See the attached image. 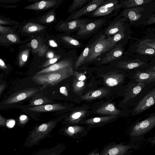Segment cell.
Instances as JSON below:
<instances>
[{
  "label": "cell",
  "instance_id": "f907efd6",
  "mask_svg": "<svg viewBox=\"0 0 155 155\" xmlns=\"http://www.w3.org/2000/svg\"><path fill=\"white\" fill-rule=\"evenodd\" d=\"M146 71L155 72V66H153Z\"/></svg>",
  "mask_w": 155,
  "mask_h": 155
},
{
  "label": "cell",
  "instance_id": "277c9868",
  "mask_svg": "<svg viewBox=\"0 0 155 155\" xmlns=\"http://www.w3.org/2000/svg\"><path fill=\"white\" fill-rule=\"evenodd\" d=\"M122 8L120 1L105 0L94 11L87 16L90 18L99 17L110 18L116 16Z\"/></svg>",
  "mask_w": 155,
  "mask_h": 155
},
{
  "label": "cell",
  "instance_id": "74e56055",
  "mask_svg": "<svg viewBox=\"0 0 155 155\" xmlns=\"http://www.w3.org/2000/svg\"><path fill=\"white\" fill-rule=\"evenodd\" d=\"M7 38L9 40L13 42H15L17 41L16 37L13 35L9 34L7 35Z\"/></svg>",
  "mask_w": 155,
  "mask_h": 155
},
{
  "label": "cell",
  "instance_id": "681fc988",
  "mask_svg": "<svg viewBox=\"0 0 155 155\" xmlns=\"http://www.w3.org/2000/svg\"><path fill=\"white\" fill-rule=\"evenodd\" d=\"M5 85L4 84H2L0 85V94L1 95L2 92L5 88Z\"/></svg>",
  "mask_w": 155,
  "mask_h": 155
},
{
  "label": "cell",
  "instance_id": "ac0fdd59",
  "mask_svg": "<svg viewBox=\"0 0 155 155\" xmlns=\"http://www.w3.org/2000/svg\"><path fill=\"white\" fill-rule=\"evenodd\" d=\"M63 148L62 145L59 144L49 148L39 150L33 155H60Z\"/></svg>",
  "mask_w": 155,
  "mask_h": 155
},
{
  "label": "cell",
  "instance_id": "484cf974",
  "mask_svg": "<svg viewBox=\"0 0 155 155\" xmlns=\"http://www.w3.org/2000/svg\"><path fill=\"white\" fill-rule=\"evenodd\" d=\"M29 50L26 49L23 51L19 55V64L20 66H22L27 61Z\"/></svg>",
  "mask_w": 155,
  "mask_h": 155
},
{
  "label": "cell",
  "instance_id": "4316f807",
  "mask_svg": "<svg viewBox=\"0 0 155 155\" xmlns=\"http://www.w3.org/2000/svg\"><path fill=\"white\" fill-rule=\"evenodd\" d=\"M136 51L144 55H155V49L151 48H138Z\"/></svg>",
  "mask_w": 155,
  "mask_h": 155
},
{
  "label": "cell",
  "instance_id": "8fae6325",
  "mask_svg": "<svg viewBox=\"0 0 155 155\" xmlns=\"http://www.w3.org/2000/svg\"><path fill=\"white\" fill-rule=\"evenodd\" d=\"M105 0H92L80 9L71 13L69 17V21L72 20L80 18L94 11Z\"/></svg>",
  "mask_w": 155,
  "mask_h": 155
},
{
  "label": "cell",
  "instance_id": "3957f363",
  "mask_svg": "<svg viewBox=\"0 0 155 155\" xmlns=\"http://www.w3.org/2000/svg\"><path fill=\"white\" fill-rule=\"evenodd\" d=\"M155 127V114L134 124L130 133L131 140L134 143L143 140L144 136Z\"/></svg>",
  "mask_w": 155,
  "mask_h": 155
},
{
  "label": "cell",
  "instance_id": "f546056e",
  "mask_svg": "<svg viewBox=\"0 0 155 155\" xmlns=\"http://www.w3.org/2000/svg\"><path fill=\"white\" fill-rule=\"evenodd\" d=\"M45 101L43 99L38 98L37 99L33 101L31 104L32 105H35L36 106H40L43 105L45 103Z\"/></svg>",
  "mask_w": 155,
  "mask_h": 155
},
{
  "label": "cell",
  "instance_id": "f35d334b",
  "mask_svg": "<svg viewBox=\"0 0 155 155\" xmlns=\"http://www.w3.org/2000/svg\"><path fill=\"white\" fill-rule=\"evenodd\" d=\"M31 45L33 48H36L38 46V42L37 40L35 39H33L31 42Z\"/></svg>",
  "mask_w": 155,
  "mask_h": 155
},
{
  "label": "cell",
  "instance_id": "5bb4252c",
  "mask_svg": "<svg viewBox=\"0 0 155 155\" xmlns=\"http://www.w3.org/2000/svg\"><path fill=\"white\" fill-rule=\"evenodd\" d=\"M64 108L61 105L56 104L31 107H29L28 110L33 112L41 113L56 111Z\"/></svg>",
  "mask_w": 155,
  "mask_h": 155
},
{
  "label": "cell",
  "instance_id": "d6986e66",
  "mask_svg": "<svg viewBox=\"0 0 155 155\" xmlns=\"http://www.w3.org/2000/svg\"><path fill=\"white\" fill-rule=\"evenodd\" d=\"M64 42L70 48L76 49L84 48V45L81 42L73 37L69 35H64L62 37Z\"/></svg>",
  "mask_w": 155,
  "mask_h": 155
},
{
  "label": "cell",
  "instance_id": "8d00e7d4",
  "mask_svg": "<svg viewBox=\"0 0 155 155\" xmlns=\"http://www.w3.org/2000/svg\"><path fill=\"white\" fill-rule=\"evenodd\" d=\"M147 22L148 25L155 23V15L151 16Z\"/></svg>",
  "mask_w": 155,
  "mask_h": 155
},
{
  "label": "cell",
  "instance_id": "d590c367",
  "mask_svg": "<svg viewBox=\"0 0 155 155\" xmlns=\"http://www.w3.org/2000/svg\"><path fill=\"white\" fill-rule=\"evenodd\" d=\"M106 110L109 111H113L115 110L114 106L112 104H109L105 108Z\"/></svg>",
  "mask_w": 155,
  "mask_h": 155
},
{
  "label": "cell",
  "instance_id": "e575fe53",
  "mask_svg": "<svg viewBox=\"0 0 155 155\" xmlns=\"http://www.w3.org/2000/svg\"><path fill=\"white\" fill-rule=\"evenodd\" d=\"M118 152V149L115 148L110 150L108 151V153L110 155H115L117 154Z\"/></svg>",
  "mask_w": 155,
  "mask_h": 155
},
{
  "label": "cell",
  "instance_id": "5b68a950",
  "mask_svg": "<svg viewBox=\"0 0 155 155\" xmlns=\"http://www.w3.org/2000/svg\"><path fill=\"white\" fill-rule=\"evenodd\" d=\"M108 21V19L106 18L94 19L81 27L73 37L77 40L87 39L102 30Z\"/></svg>",
  "mask_w": 155,
  "mask_h": 155
},
{
  "label": "cell",
  "instance_id": "b9f144b4",
  "mask_svg": "<svg viewBox=\"0 0 155 155\" xmlns=\"http://www.w3.org/2000/svg\"><path fill=\"white\" fill-rule=\"evenodd\" d=\"M101 94V92L100 91H96L93 93L91 96L93 97H96L100 96Z\"/></svg>",
  "mask_w": 155,
  "mask_h": 155
},
{
  "label": "cell",
  "instance_id": "2e32d148",
  "mask_svg": "<svg viewBox=\"0 0 155 155\" xmlns=\"http://www.w3.org/2000/svg\"><path fill=\"white\" fill-rule=\"evenodd\" d=\"M134 78L137 82L146 84L155 81V72L146 71H138L135 74Z\"/></svg>",
  "mask_w": 155,
  "mask_h": 155
},
{
  "label": "cell",
  "instance_id": "f5cc1de1",
  "mask_svg": "<svg viewBox=\"0 0 155 155\" xmlns=\"http://www.w3.org/2000/svg\"><path fill=\"white\" fill-rule=\"evenodd\" d=\"M68 131L69 132L72 133H74V128L71 127H68Z\"/></svg>",
  "mask_w": 155,
  "mask_h": 155
},
{
  "label": "cell",
  "instance_id": "83f0119b",
  "mask_svg": "<svg viewBox=\"0 0 155 155\" xmlns=\"http://www.w3.org/2000/svg\"><path fill=\"white\" fill-rule=\"evenodd\" d=\"M61 57V56H58L56 57L50 59L44 64L42 67L45 68L54 64Z\"/></svg>",
  "mask_w": 155,
  "mask_h": 155
},
{
  "label": "cell",
  "instance_id": "1f68e13d",
  "mask_svg": "<svg viewBox=\"0 0 155 155\" xmlns=\"http://www.w3.org/2000/svg\"><path fill=\"white\" fill-rule=\"evenodd\" d=\"M146 142L150 143L151 146L155 144V134L153 136L149 137L146 141Z\"/></svg>",
  "mask_w": 155,
  "mask_h": 155
},
{
  "label": "cell",
  "instance_id": "d4e9b609",
  "mask_svg": "<svg viewBox=\"0 0 155 155\" xmlns=\"http://www.w3.org/2000/svg\"><path fill=\"white\" fill-rule=\"evenodd\" d=\"M138 48H151L155 49V40L146 39L140 42Z\"/></svg>",
  "mask_w": 155,
  "mask_h": 155
},
{
  "label": "cell",
  "instance_id": "8992f818",
  "mask_svg": "<svg viewBox=\"0 0 155 155\" xmlns=\"http://www.w3.org/2000/svg\"><path fill=\"white\" fill-rule=\"evenodd\" d=\"M101 30L94 35V41L89 55L84 63L96 61L103 53L107 42L108 37L104 35Z\"/></svg>",
  "mask_w": 155,
  "mask_h": 155
},
{
  "label": "cell",
  "instance_id": "9a60e30c",
  "mask_svg": "<svg viewBox=\"0 0 155 155\" xmlns=\"http://www.w3.org/2000/svg\"><path fill=\"white\" fill-rule=\"evenodd\" d=\"M143 10V8H136L124 10L120 15L121 16L128 19L130 22L138 20L141 16V12Z\"/></svg>",
  "mask_w": 155,
  "mask_h": 155
},
{
  "label": "cell",
  "instance_id": "ee69618b",
  "mask_svg": "<svg viewBox=\"0 0 155 155\" xmlns=\"http://www.w3.org/2000/svg\"><path fill=\"white\" fill-rule=\"evenodd\" d=\"M54 18V17L53 15H51L49 16L46 19V21L48 23L52 22Z\"/></svg>",
  "mask_w": 155,
  "mask_h": 155
},
{
  "label": "cell",
  "instance_id": "4fadbf2b",
  "mask_svg": "<svg viewBox=\"0 0 155 155\" xmlns=\"http://www.w3.org/2000/svg\"><path fill=\"white\" fill-rule=\"evenodd\" d=\"M126 28L114 35L108 37L107 42L102 54L110 51L117 45L119 44L124 45L123 41L126 37Z\"/></svg>",
  "mask_w": 155,
  "mask_h": 155
},
{
  "label": "cell",
  "instance_id": "52a82bcc",
  "mask_svg": "<svg viewBox=\"0 0 155 155\" xmlns=\"http://www.w3.org/2000/svg\"><path fill=\"white\" fill-rule=\"evenodd\" d=\"M39 90L37 88H31L16 92L6 98L3 104L9 105L18 103L34 96Z\"/></svg>",
  "mask_w": 155,
  "mask_h": 155
},
{
  "label": "cell",
  "instance_id": "db71d44e",
  "mask_svg": "<svg viewBox=\"0 0 155 155\" xmlns=\"http://www.w3.org/2000/svg\"><path fill=\"white\" fill-rule=\"evenodd\" d=\"M101 119L100 118L96 117L93 119V121L95 122H98L100 121Z\"/></svg>",
  "mask_w": 155,
  "mask_h": 155
},
{
  "label": "cell",
  "instance_id": "44dd1931",
  "mask_svg": "<svg viewBox=\"0 0 155 155\" xmlns=\"http://www.w3.org/2000/svg\"><path fill=\"white\" fill-rule=\"evenodd\" d=\"M152 0H120L123 5V8L126 9L137 6L144 4L153 1ZM124 9V10H125Z\"/></svg>",
  "mask_w": 155,
  "mask_h": 155
},
{
  "label": "cell",
  "instance_id": "ba28073f",
  "mask_svg": "<svg viewBox=\"0 0 155 155\" xmlns=\"http://www.w3.org/2000/svg\"><path fill=\"white\" fill-rule=\"evenodd\" d=\"M127 21L126 18L119 14L113 20L109 21L107 25L101 31L106 36L110 37L125 28Z\"/></svg>",
  "mask_w": 155,
  "mask_h": 155
},
{
  "label": "cell",
  "instance_id": "9c48e42d",
  "mask_svg": "<svg viewBox=\"0 0 155 155\" xmlns=\"http://www.w3.org/2000/svg\"><path fill=\"white\" fill-rule=\"evenodd\" d=\"M124 46L122 44L116 45L110 51L101 54L96 61L104 64L120 58L124 52Z\"/></svg>",
  "mask_w": 155,
  "mask_h": 155
},
{
  "label": "cell",
  "instance_id": "f6af8a7d",
  "mask_svg": "<svg viewBox=\"0 0 155 155\" xmlns=\"http://www.w3.org/2000/svg\"><path fill=\"white\" fill-rule=\"evenodd\" d=\"M50 45L52 47H55L57 46V43L53 40H51L49 41Z\"/></svg>",
  "mask_w": 155,
  "mask_h": 155
},
{
  "label": "cell",
  "instance_id": "30bf717a",
  "mask_svg": "<svg viewBox=\"0 0 155 155\" xmlns=\"http://www.w3.org/2000/svg\"><path fill=\"white\" fill-rule=\"evenodd\" d=\"M78 57L77 52L68 58L52 64L37 73L36 74H42L66 68L71 67L73 63L76 61Z\"/></svg>",
  "mask_w": 155,
  "mask_h": 155
},
{
  "label": "cell",
  "instance_id": "4dcf8cb0",
  "mask_svg": "<svg viewBox=\"0 0 155 155\" xmlns=\"http://www.w3.org/2000/svg\"><path fill=\"white\" fill-rule=\"evenodd\" d=\"M7 120L6 119L2 116L1 115H0V126L3 127H7Z\"/></svg>",
  "mask_w": 155,
  "mask_h": 155
},
{
  "label": "cell",
  "instance_id": "ffe728a7",
  "mask_svg": "<svg viewBox=\"0 0 155 155\" xmlns=\"http://www.w3.org/2000/svg\"><path fill=\"white\" fill-rule=\"evenodd\" d=\"M145 86V84L138 82L131 84L129 90L127 97L129 99L136 96Z\"/></svg>",
  "mask_w": 155,
  "mask_h": 155
},
{
  "label": "cell",
  "instance_id": "603a6c76",
  "mask_svg": "<svg viewBox=\"0 0 155 155\" xmlns=\"http://www.w3.org/2000/svg\"><path fill=\"white\" fill-rule=\"evenodd\" d=\"M122 67L124 68L131 69L143 66L145 62L137 59L134 60L127 61H124L120 62Z\"/></svg>",
  "mask_w": 155,
  "mask_h": 155
},
{
  "label": "cell",
  "instance_id": "7a4b0ae2",
  "mask_svg": "<svg viewBox=\"0 0 155 155\" xmlns=\"http://www.w3.org/2000/svg\"><path fill=\"white\" fill-rule=\"evenodd\" d=\"M72 70L71 67L57 71L39 74H35L32 78L35 83L46 87L54 86L68 77Z\"/></svg>",
  "mask_w": 155,
  "mask_h": 155
},
{
  "label": "cell",
  "instance_id": "c3c4849f",
  "mask_svg": "<svg viewBox=\"0 0 155 155\" xmlns=\"http://www.w3.org/2000/svg\"><path fill=\"white\" fill-rule=\"evenodd\" d=\"M48 57L50 59L52 58L54 56V53L51 51L48 52L47 54Z\"/></svg>",
  "mask_w": 155,
  "mask_h": 155
},
{
  "label": "cell",
  "instance_id": "6da1fadb",
  "mask_svg": "<svg viewBox=\"0 0 155 155\" xmlns=\"http://www.w3.org/2000/svg\"><path fill=\"white\" fill-rule=\"evenodd\" d=\"M58 119L51 120L33 128L30 132L24 144L25 148H30L38 145L42 140L48 137L52 130L55 127Z\"/></svg>",
  "mask_w": 155,
  "mask_h": 155
},
{
  "label": "cell",
  "instance_id": "60d3db41",
  "mask_svg": "<svg viewBox=\"0 0 155 155\" xmlns=\"http://www.w3.org/2000/svg\"><path fill=\"white\" fill-rule=\"evenodd\" d=\"M38 28L37 26L35 25H32L28 28V30L30 32H33L37 31Z\"/></svg>",
  "mask_w": 155,
  "mask_h": 155
},
{
  "label": "cell",
  "instance_id": "7c38bea8",
  "mask_svg": "<svg viewBox=\"0 0 155 155\" xmlns=\"http://www.w3.org/2000/svg\"><path fill=\"white\" fill-rule=\"evenodd\" d=\"M155 104V88L147 94L139 102L134 113L137 115L141 113Z\"/></svg>",
  "mask_w": 155,
  "mask_h": 155
},
{
  "label": "cell",
  "instance_id": "836d02e7",
  "mask_svg": "<svg viewBox=\"0 0 155 155\" xmlns=\"http://www.w3.org/2000/svg\"><path fill=\"white\" fill-rule=\"evenodd\" d=\"M27 117L25 115H22L19 117V120L21 124H23L27 122Z\"/></svg>",
  "mask_w": 155,
  "mask_h": 155
},
{
  "label": "cell",
  "instance_id": "e0dca14e",
  "mask_svg": "<svg viewBox=\"0 0 155 155\" xmlns=\"http://www.w3.org/2000/svg\"><path fill=\"white\" fill-rule=\"evenodd\" d=\"M94 39V35L83 48L82 52L75 62V68H78L85 62L89 55Z\"/></svg>",
  "mask_w": 155,
  "mask_h": 155
},
{
  "label": "cell",
  "instance_id": "cb8c5ba5",
  "mask_svg": "<svg viewBox=\"0 0 155 155\" xmlns=\"http://www.w3.org/2000/svg\"><path fill=\"white\" fill-rule=\"evenodd\" d=\"M91 1V0H74L69 8V12L72 13L76 11L77 9H80L83 7L84 5Z\"/></svg>",
  "mask_w": 155,
  "mask_h": 155
},
{
  "label": "cell",
  "instance_id": "816d5d0a",
  "mask_svg": "<svg viewBox=\"0 0 155 155\" xmlns=\"http://www.w3.org/2000/svg\"><path fill=\"white\" fill-rule=\"evenodd\" d=\"M86 78V77L83 75H81V76L80 77L78 78V80L80 81H82L84 80Z\"/></svg>",
  "mask_w": 155,
  "mask_h": 155
},
{
  "label": "cell",
  "instance_id": "7402d4cb",
  "mask_svg": "<svg viewBox=\"0 0 155 155\" xmlns=\"http://www.w3.org/2000/svg\"><path fill=\"white\" fill-rule=\"evenodd\" d=\"M55 1H42L27 6L26 8L34 10L42 9L52 6L55 3Z\"/></svg>",
  "mask_w": 155,
  "mask_h": 155
},
{
  "label": "cell",
  "instance_id": "d6a6232c",
  "mask_svg": "<svg viewBox=\"0 0 155 155\" xmlns=\"http://www.w3.org/2000/svg\"><path fill=\"white\" fill-rule=\"evenodd\" d=\"M15 120L12 119H9L7 120L6 126L9 128H12L15 125Z\"/></svg>",
  "mask_w": 155,
  "mask_h": 155
},
{
  "label": "cell",
  "instance_id": "bcb514c9",
  "mask_svg": "<svg viewBox=\"0 0 155 155\" xmlns=\"http://www.w3.org/2000/svg\"><path fill=\"white\" fill-rule=\"evenodd\" d=\"M0 65L1 67L2 68H7L5 63L1 59H0Z\"/></svg>",
  "mask_w": 155,
  "mask_h": 155
},
{
  "label": "cell",
  "instance_id": "f1b7e54d",
  "mask_svg": "<svg viewBox=\"0 0 155 155\" xmlns=\"http://www.w3.org/2000/svg\"><path fill=\"white\" fill-rule=\"evenodd\" d=\"M106 83L108 86L112 87L117 85L118 82L116 79L110 78L107 79Z\"/></svg>",
  "mask_w": 155,
  "mask_h": 155
},
{
  "label": "cell",
  "instance_id": "7bdbcfd3",
  "mask_svg": "<svg viewBox=\"0 0 155 155\" xmlns=\"http://www.w3.org/2000/svg\"><path fill=\"white\" fill-rule=\"evenodd\" d=\"M81 113L80 112H76L72 115L71 117L73 119H77L81 116Z\"/></svg>",
  "mask_w": 155,
  "mask_h": 155
},
{
  "label": "cell",
  "instance_id": "7dc6e473",
  "mask_svg": "<svg viewBox=\"0 0 155 155\" xmlns=\"http://www.w3.org/2000/svg\"><path fill=\"white\" fill-rule=\"evenodd\" d=\"M84 82L81 81H78L77 83V86L79 87H83L84 86Z\"/></svg>",
  "mask_w": 155,
  "mask_h": 155
},
{
  "label": "cell",
  "instance_id": "ab89813d",
  "mask_svg": "<svg viewBox=\"0 0 155 155\" xmlns=\"http://www.w3.org/2000/svg\"><path fill=\"white\" fill-rule=\"evenodd\" d=\"M60 92L62 94H63L65 96H67L68 95V92L65 87H62L60 88Z\"/></svg>",
  "mask_w": 155,
  "mask_h": 155
}]
</instances>
